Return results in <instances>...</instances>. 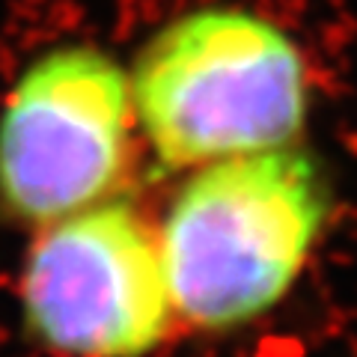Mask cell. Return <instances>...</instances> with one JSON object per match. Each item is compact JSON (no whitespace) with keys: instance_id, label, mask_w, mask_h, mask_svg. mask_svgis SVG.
<instances>
[{"instance_id":"obj_2","label":"cell","mask_w":357,"mask_h":357,"mask_svg":"<svg viewBox=\"0 0 357 357\" xmlns=\"http://www.w3.org/2000/svg\"><path fill=\"white\" fill-rule=\"evenodd\" d=\"M328 211L321 167L301 149L194 167L158 232L173 310L208 331L262 316L298 280Z\"/></svg>"},{"instance_id":"obj_1","label":"cell","mask_w":357,"mask_h":357,"mask_svg":"<svg viewBox=\"0 0 357 357\" xmlns=\"http://www.w3.org/2000/svg\"><path fill=\"white\" fill-rule=\"evenodd\" d=\"M128 77L137 128L170 170L292 146L310 114L298 42L248 9L208 6L170 21Z\"/></svg>"},{"instance_id":"obj_3","label":"cell","mask_w":357,"mask_h":357,"mask_svg":"<svg viewBox=\"0 0 357 357\" xmlns=\"http://www.w3.org/2000/svg\"><path fill=\"white\" fill-rule=\"evenodd\" d=\"M134 98L93 45L36 57L0 107V215L45 227L110 199L134 161Z\"/></svg>"},{"instance_id":"obj_4","label":"cell","mask_w":357,"mask_h":357,"mask_svg":"<svg viewBox=\"0 0 357 357\" xmlns=\"http://www.w3.org/2000/svg\"><path fill=\"white\" fill-rule=\"evenodd\" d=\"M173 312L158 232L128 203L105 199L39 227L21 271V316L45 349L143 357Z\"/></svg>"}]
</instances>
